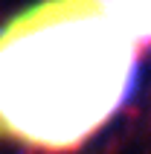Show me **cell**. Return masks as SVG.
<instances>
[{
	"label": "cell",
	"instance_id": "6da1fadb",
	"mask_svg": "<svg viewBox=\"0 0 151 154\" xmlns=\"http://www.w3.org/2000/svg\"><path fill=\"white\" fill-rule=\"evenodd\" d=\"M140 44L99 0H44L0 29V137L73 151L116 116Z\"/></svg>",
	"mask_w": 151,
	"mask_h": 154
}]
</instances>
